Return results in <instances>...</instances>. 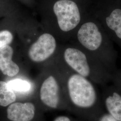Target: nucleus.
<instances>
[{
    "mask_svg": "<svg viewBox=\"0 0 121 121\" xmlns=\"http://www.w3.org/2000/svg\"><path fill=\"white\" fill-rule=\"evenodd\" d=\"M63 75L68 106L82 111H100L104 108L97 85L65 65Z\"/></svg>",
    "mask_w": 121,
    "mask_h": 121,
    "instance_id": "f257e3e1",
    "label": "nucleus"
},
{
    "mask_svg": "<svg viewBox=\"0 0 121 121\" xmlns=\"http://www.w3.org/2000/svg\"><path fill=\"white\" fill-rule=\"evenodd\" d=\"M78 41L86 52L113 73L117 67V54L108 37L93 22L83 24L77 33Z\"/></svg>",
    "mask_w": 121,
    "mask_h": 121,
    "instance_id": "f03ea898",
    "label": "nucleus"
},
{
    "mask_svg": "<svg viewBox=\"0 0 121 121\" xmlns=\"http://www.w3.org/2000/svg\"><path fill=\"white\" fill-rule=\"evenodd\" d=\"M65 65L74 73L102 86L111 82L112 73L87 52L76 48L65 49Z\"/></svg>",
    "mask_w": 121,
    "mask_h": 121,
    "instance_id": "7ed1b4c3",
    "label": "nucleus"
},
{
    "mask_svg": "<svg viewBox=\"0 0 121 121\" xmlns=\"http://www.w3.org/2000/svg\"><path fill=\"white\" fill-rule=\"evenodd\" d=\"M39 96L42 104L49 108L68 106L63 74L60 79L52 75L45 78L40 87Z\"/></svg>",
    "mask_w": 121,
    "mask_h": 121,
    "instance_id": "20e7f679",
    "label": "nucleus"
},
{
    "mask_svg": "<svg viewBox=\"0 0 121 121\" xmlns=\"http://www.w3.org/2000/svg\"><path fill=\"white\" fill-rule=\"evenodd\" d=\"M53 11L60 28L64 32L72 30L80 22L79 10L73 1L60 0L56 1L53 6Z\"/></svg>",
    "mask_w": 121,
    "mask_h": 121,
    "instance_id": "39448f33",
    "label": "nucleus"
},
{
    "mask_svg": "<svg viewBox=\"0 0 121 121\" xmlns=\"http://www.w3.org/2000/svg\"><path fill=\"white\" fill-rule=\"evenodd\" d=\"M56 45V40L52 35L43 34L30 46L28 52L29 57L35 63L43 62L53 54Z\"/></svg>",
    "mask_w": 121,
    "mask_h": 121,
    "instance_id": "423d86ee",
    "label": "nucleus"
},
{
    "mask_svg": "<svg viewBox=\"0 0 121 121\" xmlns=\"http://www.w3.org/2000/svg\"><path fill=\"white\" fill-rule=\"evenodd\" d=\"M35 114V105L30 102H15L7 109V118L11 121H31Z\"/></svg>",
    "mask_w": 121,
    "mask_h": 121,
    "instance_id": "0eeeda50",
    "label": "nucleus"
},
{
    "mask_svg": "<svg viewBox=\"0 0 121 121\" xmlns=\"http://www.w3.org/2000/svg\"><path fill=\"white\" fill-rule=\"evenodd\" d=\"M13 53V48L9 45L0 49V70L9 77L16 76L20 71L18 65L12 60Z\"/></svg>",
    "mask_w": 121,
    "mask_h": 121,
    "instance_id": "6e6552de",
    "label": "nucleus"
},
{
    "mask_svg": "<svg viewBox=\"0 0 121 121\" xmlns=\"http://www.w3.org/2000/svg\"><path fill=\"white\" fill-rule=\"evenodd\" d=\"M111 37L121 46V9H113L105 18Z\"/></svg>",
    "mask_w": 121,
    "mask_h": 121,
    "instance_id": "1a4fd4ad",
    "label": "nucleus"
},
{
    "mask_svg": "<svg viewBox=\"0 0 121 121\" xmlns=\"http://www.w3.org/2000/svg\"><path fill=\"white\" fill-rule=\"evenodd\" d=\"M15 93L9 87L7 82L0 81V106L6 107L15 102Z\"/></svg>",
    "mask_w": 121,
    "mask_h": 121,
    "instance_id": "9d476101",
    "label": "nucleus"
},
{
    "mask_svg": "<svg viewBox=\"0 0 121 121\" xmlns=\"http://www.w3.org/2000/svg\"><path fill=\"white\" fill-rule=\"evenodd\" d=\"M9 87L14 92L26 93L31 90L32 86L30 82L21 78H15L7 82Z\"/></svg>",
    "mask_w": 121,
    "mask_h": 121,
    "instance_id": "9b49d317",
    "label": "nucleus"
},
{
    "mask_svg": "<svg viewBox=\"0 0 121 121\" xmlns=\"http://www.w3.org/2000/svg\"><path fill=\"white\" fill-rule=\"evenodd\" d=\"M13 39L12 33L9 30L0 31V49L6 45H9Z\"/></svg>",
    "mask_w": 121,
    "mask_h": 121,
    "instance_id": "f8f14e48",
    "label": "nucleus"
},
{
    "mask_svg": "<svg viewBox=\"0 0 121 121\" xmlns=\"http://www.w3.org/2000/svg\"><path fill=\"white\" fill-rule=\"evenodd\" d=\"M111 82L121 94V69H117L112 73Z\"/></svg>",
    "mask_w": 121,
    "mask_h": 121,
    "instance_id": "ddd939ff",
    "label": "nucleus"
},
{
    "mask_svg": "<svg viewBox=\"0 0 121 121\" xmlns=\"http://www.w3.org/2000/svg\"><path fill=\"white\" fill-rule=\"evenodd\" d=\"M98 121H117L109 113L104 114L101 115Z\"/></svg>",
    "mask_w": 121,
    "mask_h": 121,
    "instance_id": "4468645a",
    "label": "nucleus"
},
{
    "mask_svg": "<svg viewBox=\"0 0 121 121\" xmlns=\"http://www.w3.org/2000/svg\"><path fill=\"white\" fill-rule=\"evenodd\" d=\"M53 121H71V120L68 117L60 116L56 117Z\"/></svg>",
    "mask_w": 121,
    "mask_h": 121,
    "instance_id": "2eb2a0df",
    "label": "nucleus"
}]
</instances>
